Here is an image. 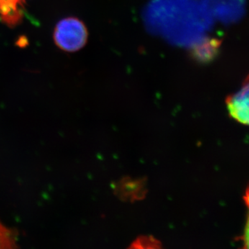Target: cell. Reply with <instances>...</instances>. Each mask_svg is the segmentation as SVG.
Listing matches in <instances>:
<instances>
[{
    "label": "cell",
    "instance_id": "1",
    "mask_svg": "<svg viewBox=\"0 0 249 249\" xmlns=\"http://www.w3.org/2000/svg\"><path fill=\"white\" fill-rule=\"evenodd\" d=\"M53 39L55 45L62 51L78 52L88 42V29L84 23L78 18H65L55 26Z\"/></svg>",
    "mask_w": 249,
    "mask_h": 249
},
{
    "label": "cell",
    "instance_id": "2",
    "mask_svg": "<svg viewBox=\"0 0 249 249\" xmlns=\"http://www.w3.org/2000/svg\"><path fill=\"white\" fill-rule=\"evenodd\" d=\"M249 90L248 78H247L242 89L235 94L229 96L227 99L230 116L237 122L244 124H249Z\"/></svg>",
    "mask_w": 249,
    "mask_h": 249
},
{
    "label": "cell",
    "instance_id": "3",
    "mask_svg": "<svg viewBox=\"0 0 249 249\" xmlns=\"http://www.w3.org/2000/svg\"><path fill=\"white\" fill-rule=\"evenodd\" d=\"M23 0H0V19L9 27L22 22Z\"/></svg>",
    "mask_w": 249,
    "mask_h": 249
},
{
    "label": "cell",
    "instance_id": "4",
    "mask_svg": "<svg viewBox=\"0 0 249 249\" xmlns=\"http://www.w3.org/2000/svg\"><path fill=\"white\" fill-rule=\"evenodd\" d=\"M222 41L217 38L206 39L193 47L191 55L196 61L200 63H208L213 61L219 53Z\"/></svg>",
    "mask_w": 249,
    "mask_h": 249
},
{
    "label": "cell",
    "instance_id": "5",
    "mask_svg": "<svg viewBox=\"0 0 249 249\" xmlns=\"http://www.w3.org/2000/svg\"><path fill=\"white\" fill-rule=\"evenodd\" d=\"M116 191L121 197L123 196L127 199H138L143 196V183L127 180L119 183L116 187Z\"/></svg>",
    "mask_w": 249,
    "mask_h": 249
},
{
    "label": "cell",
    "instance_id": "6",
    "mask_svg": "<svg viewBox=\"0 0 249 249\" xmlns=\"http://www.w3.org/2000/svg\"><path fill=\"white\" fill-rule=\"evenodd\" d=\"M0 249H18L17 232L0 222Z\"/></svg>",
    "mask_w": 249,
    "mask_h": 249
},
{
    "label": "cell",
    "instance_id": "7",
    "mask_svg": "<svg viewBox=\"0 0 249 249\" xmlns=\"http://www.w3.org/2000/svg\"><path fill=\"white\" fill-rule=\"evenodd\" d=\"M127 249H164L160 241L152 236H142L134 241Z\"/></svg>",
    "mask_w": 249,
    "mask_h": 249
}]
</instances>
